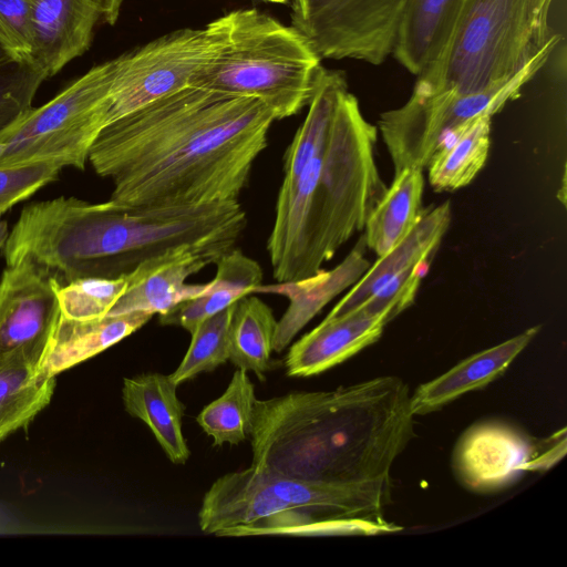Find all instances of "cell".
<instances>
[{"instance_id":"6","label":"cell","mask_w":567,"mask_h":567,"mask_svg":"<svg viewBox=\"0 0 567 567\" xmlns=\"http://www.w3.org/2000/svg\"><path fill=\"white\" fill-rule=\"evenodd\" d=\"M223 18L219 51L188 86L258 99L276 121L308 105L323 66L306 38L257 9H238Z\"/></svg>"},{"instance_id":"1","label":"cell","mask_w":567,"mask_h":567,"mask_svg":"<svg viewBox=\"0 0 567 567\" xmlns=\"http://www.w3.org/2000/svg\"><path fill=\"white\" fill-rule=\"evenodd\" d=\"M275 121L258 99L186 86L105 125L87 162L116 203L238 200Z\"/></svg>"},{"instance_id":"22","label":"cell","mask_w":567,"mask_h":567,"mask_svg":"<svg viewBox=\"0 0 567 567\" xmlns=\"http://www.w3.org/2000/svg\"><path fill=\"white\" fill-rule=\"evenodd\" d=\"M153 316L132 312L76 320L61 315L42 369L51 377L101 353L142 328Z\"/></svg>"},{"instance_id":"26","label":"cell","mask_w":567,"mask_h":567,"mask_svg":"<svg viewBox=\"0 0 567 567\" xmlns=\"http://www.w3.org/2000/svg\"><path fill=\"white\" fill-rule=\"evenodd\" d=\"M277 320L271 308L254 293L235 302L229 327V361L261 381L271 368Z\"/></svg>"},{"instance_id":"30","label":"cell","mask_w":567,"mask_h":567,"mask_svg":"<svg viewBox=\"0 0 567 567\" xmlns=\"http://www.w3.org/2000/svg\"><path fill=\"white\" fill-rule=\"evenodd\" d=\"M47 79L43 69L30 59L12 58L0 63V138L34 109L33 99Z\"/></svg>"},{"instance_id":"11","label":"cell","mask_w":567,"mask_h":567,"mask_svg":"<svg viewBox=\"0 0 567 567\" xmlns=\"http://www.w3.org/2000/svg\"><path fill=\"white\" fill-rule=\"evenodd\" d=\"M291 27L321 59L379 65L392 54L408 0H290Z\"/></svg>"},{"instance_id":"2","label":"cell","mask_w":567,"mask_h":567,"mask_svg":"<svg viewBox=\"0 0 567 567\" xmlns=\"http://www.w3.org/2000/svg\"><path fill=\"white\" fill-rule=\"evenodd\" d=\"M409 386L379 377L331 391L256 399L251 466L331 483L391 478L414 436Z\"/></svg>"},{"instance_id":"24","label":"cell","mask_w":567,"mask_h":567,"mask_svg":"<svg viewBox=\"0 0 567 567\" xmlns=\"http://www.w3.org/2000/svg\"><path fill=\"white\" fill-rule=\"evenodd\" d=\"M423 188L421 168L406 167L394 174L364 225L365 245L378 257L393 249L417 221L423 210Z\"/></svg>"},{"instance_id":"5","label":"cell","mask_w":567,"mask_h":567,"mask_svg":"<svg viewBox=\"0 0 567 567\" xmlns=\"http://www.w3.org/2000/svg\"><path fill=\"white\" fill-rule=\"evenodd\" d=\"M391 478L331 483L249 466L217 478L198 512L202 532L217 536L292 535L318 520L390 524Z\"/></svg>"},{"instance_id":"10","label":"cell","mask_w":567,"mask_h":567,"mask_svg":"<svg viewBox=\"0 0 567 567\" xmlns=\"http://www.w3.org/2000/svg\"><path fill=\"white\" fill-rule=\"evenodd\" d=\"M224 35L221 16L204 28L178 29L117 56L106 125L188 86L190 79L215 58Z\"/></svg>"},{"instance_id":"19","label":"cell","mask_w":567,"mask_h":567,"mask_svg":"<svg viewBox=\"0 0 567 567\" xmlns=\"http://www.w3.org/2000/svg\"><path fill=\"white\" fill-rule=\"evenodd\" d=\"M538 331L539 326L530 327L506 341L467 357L437 378L421 384L410 398L414 416L436 411L458 396L494 381Z\"/></svg>"},{"instance_id":"17","label":"cell","mask_w":567,"mask_h":567,"mask_svg":"<svg viewBox=\"0 0 567 567\" xmlns=\"http://www.w3.org/2000/svg\"><path fill=\"white\" fill-rule=\"evenodd\" d=\"M365 248L362 235L343 260L332 269H321L300 280L260 285L256 288L254 293L280 295L289 301L286 311L277 321L274 347L276 352L286 349L324 306L361 278L371 265L365 257Z\"/></svg>"},{"instance_id":"34","label":"cell","mask_w":567,"mask_h":567,"mask_svg":"<svg viewBox=\"0 0 567 567\" xmlns=\"http://www.w3.org/2000/svg\"><path fill=\"white\" fill-rule=\"evenodd\" d=\"M553 0H532L533 17L539 39L545 42L551 35L548 18Z\"/></svg>"},{"instance_id":"12","label":"cell","mask_w":567,"mask_h":567,"mask_svg":"<svg viewBox=\"0 0 567 567\" xmlns=\"http://www.w3.org/2000/svg\"><path fill=\"white\" fill-rule=\"evenodd\" d=\"M565 452L566 429L536 441L512 425L491 421L463 433L453 466L464 486L486 493L509 485L525 472L548 470Z\"/></svg>"},{"instance_id":"33","label":"cell","mask_w":567,"mask_h":567,"mask_svg":"<svg viewBox=\"0 0 567 567\" xmlns=\"http://www.w3.org/2000/svg\"><path fill=\"white\" fill-rule=\"evenodd\" d=\"M0 31L17 55L32 60V0H0Z\"/></svg>"},{"instance_id":"20","label":"cell","mask_w":567,"mask_h":567,"mask_svg":"<svg viewBox=\"0 0 567 567\" xmlns=\"http://www.w3.org/2000/svg\"><path fill=\"white\" fill-rule=\"evenodd\" d=\"M465 0H408L392 55L419 76L435 64L455 32Z\"/></svg>"},{"instance_id":"31","label":"cell","mask_w":567,"mask_h":567,"mask_svg":"<svg viewBox=\"0 0 567 567\" xmlns=\"http://www.w3.org/2000/svg\"><path fill=\"white\" fill-rule=\"evenodd\" d=\"M127 287V277L84 278L58 285L61 315L69 319L90 320L105 317Z\"/></svg>"},{"instance_id":"36","label":"cell","mask_w":567,"mask_h":567,"mask_svg":"<svg viewBox=\"0 0 567 567\" xmlns=\"http://www.w3.org/2000/svg\"><path fill=\"white\" fill-rule=\"evenodd\" d=\"M8 237H9V229H8L7 221L1 219V215H0V248L4 246Z\"/></svg>"},{"instance_id":"15","label":"cell","mask_w":567,"mask_h":567,"mask_svg":"<svg viewBox=\"0 0 567 567\" xmlns=\"http://www.w3.org/2000/svg\"><path fill=\"white\" fill-rule=\"evenodd\" d=\"M122 1L32 0V61L53 76L90 48L96 27L117 21Z\"/></svg>"},{"instance_id":"8","label":"cell","mask_w":567,"mask_h":567,"mask_svg":"<svg viewBox=\"0 0 567 567\" xmlns=\"http://www.w3.org/2000/svg\"><path fill=\"white\" fill-rule=\"evenodd\" d=\"M553 34L534 60L513 79L474 93L413 87L408 101L383 112L378 127L394 167L427 166L433 154L461 127L481 116H493L518 96L522 87L543 68L557 44Z\"/></svg>"},{"instance_id":"37","label":"cell","mask_w":567,"mask_h":567,"mask_svg":"<svg viewBox=\"0 0 567 567\" xmlns=\"http://www.w3.org/2000/svg\"><path fill=\"white\" fill-rule=\"evenodd\" d=\"M264 1L274 2V3H282V4L290 2V0H264Z\"/></svg>"},{"instance_id":"9","label":"cell","mask_w":567,"mask_h":567,"mask_svg":"<svg viewBox=\"0 0 567 567\" xmlns=\"http://www.w3.org/2000/svg\"><path fill=\"white\" fill-rule=\"evenodd\" d=\"M117 59L95 65L51 101L33 109L0 143V166L50 162L84 169L95 138L106 125L109 93Z\"/></svg>"},{"instance_id":"14","label":"cell","mask_w":567,"mask_h":567,"mask_svg":"<svg viewBox=\"0 0 567 567\" xmlns=\"http://www.w3.org/2000/svg\"><path fill=\"white\" fill-rule=\"evenodd\" d=\"M235 243L185 246L141 264L127 277V287L106 316L132 312L165 315L179 303L202 295L207 284L186 280L233 249Z\"/></svg>"},{"instance_id":"35","label":"cell","mask_w":567,"mask_h":567,"mask_svg":"<svg viewBox=\"0 0 567 567\" xmlns=\"http://www.w3.org/2000/svg\"><path fill=\"white\" fill-rule=\"evenodd\" d=\"M12 58H21L11 48L6 37L0 31V63Z\"/></svg>"},{"instance_id":"38","label":"cell","mask_w":567,"mask_h":567,"mask_svg":"<svg viewBox=\"0 0 567 567\" xmlns=\"http://www.w3.org/2000/svg\"><path fill=\"white\" fill-rule=\"evenodd\" d=\"M3 148H4L3 143H0V157H1V155H2Z\"/></svg>"},{"instance_id":"32","label":"cell","mask_w":567,"mask_h":567,"mask_svg":"<svg viewBox=\"0 0 567 567\" xmlns=\"http://www.w3.org/2000/svg\"><path fill=\"white\" fill-rule=\"evenodd\" d=\"M62 167L50 162L0 166V215L54 182Z\"/></svg>"},{"instance_id":"16","label":"cell","mask_w":567,"mask_h":567,"mask_svg":"<svg viewBox=\"0 0 567 567\" xmlns=\"http://www.w3.org/2000/svg\"><path fill=\"white\" fill-rule=\"evenodd\" d=\"M391 321L386 313L372 315L357 308L326 317L289 349L285 365L289 377H310L342 363L374 343Z\"/></svg>"},{"instance_id":"4","label":"cell","mask_w":567,"mask_h":567,"mask_svg":"<svg viewBox=\"0 0 567 567\" xmlns=\"http://www.w3.org/2000/svg\"><path fill=\"white\" fill-rule=\"evenodd\" d=\"M378 131L343 90L329 131L299 175L279 188L267 250L277 282L321 270L364 228L384 194L374 157Z\"/></svg>"},{"instance_id":"27","label":"cell","mask_w":567,"mask_h":567,"mask_svg":"<svg viewBox=\"0 0 567 567\" xmlns=\"http://www.w3.org/2000/svg\"><path fill=\"white\" fill-rule=\"evenodd\" d=\"M491 145V116H481L457 130L431 157L430 185L455 190L470 184L484 166Z\"/></svg>"},{"instance_id":"21","label":"cell","mask_w":567,"mask_h":567,"mask_svg":"<svg viewBox=\"0 0 567 567\" xmlns=\"http://www.w3.org/2000/svg\"><path fill=\"white\" fill-rule=\"evenodd\" d=\"M177 386L169 375L142 373L124 379L122 398L126 412L151 429L168 460L184 464L190 451L183 433L185 408Z\"/></svg>"},{"instance_id":"29","label":"cell","mask_w":567,"mask_h":567,"mask_svg":"<svg viewBox=\"0 0 567 567\" xmlns=\"http://www.w3.org/2000/svg\"><path fill=\"white\" fill-rule=\"evenodd\" d=\"M234 306L203 320L190 332L189 347L171 380L179 385L204 372H212L229 360V327Z\"/></svg>"},{"instance_id":"13","label":"cell","mask_w":567,"mask_h":567,"mask_svg":"<svg viewBox=\"0 0 567 567\" xmlns=\"http://www.w3.org/2000/svg\"><path fill=\"white\" fill-rule=\"evenodd\" d=\"M59 284L29 257L7 266L0 279V355L18 354L42 369L61 317Z\"/></svg>"},{"instance_id":"3","label":"cell","mask_w":567,"mask_h":567,"mask_svg":"<svg viewBox=\"0 0 567 567\" xmlns=\"http://www.w3.org/2000/svg\"><path fill=\"white\" fill-rule=\"evenodd\" d=\"M246 225L238 200L155 207L61 196L23 208L3 255L7 265L29 257L66 285L125 276L185 246L236 244Z\"/></svg>"},{"instance_id":"23","label":"cell","mask_w":567,"mask_h":567,"mask_svg":"<svg viewBox=\"0 0 567 567\" xmlns=\"http://www.w3.org/2000/svg\"><path fill=\"white\" fill-rule=\"evenodd\" d=\"M217 270L205 291L188 299L165 315L159 316L164 326H179L189 333L208 317L231 306L241 297L254 293L262 284L264 271L260 265L233 248L216 262Z\"/></svg>"},{"instance_id":"28","label":"cell","mask_w":567,"mask_h":567,"mask_svg":"<svg viewBox=\"0 0 567 567\" xmlns=\"http://www.w3.org/2000/svg\"><path fill=\"white\" fill-rule=\"evenodd\" d=\"M256 399L247 371L236 369L225 392L206 405L196 421L215 446L237 445L249 437Z\"/></svg>"},{"instance_id":"7","label":"cell","mask_w":567,"mask_h":567,"mask_svg":"<svg viewBox=\"0 0 567 567\" xmlns=\"http://www.w3.org/2000/svg\"><path fill=\"white\" fill-rule=\"evenodd\" d=\"M546 42L538 37L532 0H465L447 49L414 86L460 93L487 90L522 72Z\"/></svg>"},{"instance_id":"18","label":"cell","mask_w":567,"mask_h":567,"mask_svg":"<svg viewBox=\"0 0 567 567\" xmlns=\"http://www.w3.org/2000/svg\"><path fill=\"white\" fill-rule=\"evenodd\" d=\"M451 223L450 202L423 208L406 236L388 254L378 257L327 317L344 315L378 292L391 279L429 264Z\"/></svg>"},{"instance_id":"25","label":"cell","mask_w":567,"mask_h":567,"mask_svg":"<svg viewBox=\"0 0 567 567\" xmlns=\"http://www.w3.org/2000/svg\"><path fill=\"white\" fill-rule=\"evenodd\" d=\"M55 377L18 354L0 355V442L28 425L51 401Z\"/></svg>"}]
</instances>
